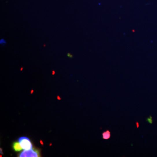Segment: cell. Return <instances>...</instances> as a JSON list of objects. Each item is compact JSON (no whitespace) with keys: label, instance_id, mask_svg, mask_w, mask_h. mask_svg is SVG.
Listing matches in <instances>:
<instances>
[{"label":"cell","instance_id":"cell-1","mask_svg":"<svg viewBox=\"0 0 157 157\" xmlns=\"http://www.w3.org/2000/svg\"><path fill=\"white\" fill-rule=\"evenodd\" d=\"M19 142L20 144L22 149L24 150H31L32 149V145L30 140L27 137H21L19 139Z\"/></svg>","mask_w":157,"mask_h":157},{"label":"cell","instance_id":"cell-2","mask_svg":"<svg viewBox=\"0 0 157 157\" xmlns=\"http://www.w3.org/2000/svg\"><path fill=\"white\" fill-rule=\"evenodd\" d=\"M20 157H38V154L37 152L33 151L32 149L31 150H24L20 154Z\"/></svg>","mask_w":157,"mask_h":157},{"label":"cell","instance_id":"cell-3","mask_svg":"<svg viewBox=\"0 0 157 157\" xmlns=\"http://www.w3.org/2000/svg\"><path fill=\"white\" fill-rule=\"evenodd\" d=\"M13 148L14 150L16 152L21 151L22 149V147L19 142H14L13 144Z\"/></svg>","mask_w":157,"mask_h":157},{"label":"cell","instance_id":"cell-4","mask_svg":"<svg viewBox=\"0 0 157 157\" xmlns=\"http://www.w3.org/2000/svg\"><path fill=\"white\" fill-rule=\"evenodd\" d=\"M110 136H111L110 132L109 130H106V132H104L102 134V137L104 139H109L110 138Z\"/></svg>","mask_w":157,"mask_h":157},{"label":"cell","instance_id":"cell-5","mask_svg":"<svg viewBox=\"0 0 157 157\" xmlns=\"http://www.w3.org/2000/svg\"><path fill=\"white\" fill-rule=\"evenodd\" d=\"M146 121H147L149 123L152 124L153 123L152 117L150 116V117H148V118L147 119Z\"/></svg>","mask_w":157,"mask_h":157},{"label":"cell","instance_id":"cell-6","mask_svg":"<svg viewBox=\"0 0 157 157\" xmlns=\"http://www.w3.org/2000/svg\"><path fill=\"white\" fill-rule=\"evenodd\" d=\"M136 124H137V128H138L139 127V123L138 122H136Z\"/></svg>","mask_w":157,"mask_h":157},{"label":"cell","instance_id":"cell-7","mask_svg":"<svg viewBox=\"0 0 157 157\" xmlns=\"http://www.w3.org/2000/svg\"><path fill=\"white\" fill-rule=\"evenodd\" d=\"M57 99H58L59 100H60L61 99V98L60 97H59V96H58V97H57Z\"/></svg>","mask_w":157,"mask_h":157},{"label":"cell","instance_id":"cell-8","mask_svg":"<svg viewBox=\"0 0 157 157\" xmlns=\"http://www.w3.org/2000/svg\"><path fill=\"white\" fill-rule=\"evenodd\" d=\"M40 142H41V144H42V145H43V142H42V141H40Z\"/></svg>","mask_w":157,"mask_h":157},{"label":"cell","instance_id":"cell-9","mask_svg":"<svg viewBox=\"0 0 157 157\" xmlns=\"http://www.w3.org/2000/svg\"><path fill=\"white\" fill-rule=\"evenodd\" d=\"M33 92H34V90H32L31 91V94H32V93H33Z\"/></svg>","mask_w":157,"mask_h":157}]
</instances>
